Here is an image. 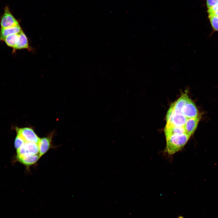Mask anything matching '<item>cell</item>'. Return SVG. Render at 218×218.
I'll return each instance as SVG.
<instances>
[{
  "mask_svg": "<svg viewBox=\"0 0 218 218\" xmlns=\"http://www.w3.org/2000/svg\"><path fill=\"white\" fill-rule=\"evenodd\" d=\"M190 136L186 133L171 135L166 138V150L170 155L181 150L186 144Z\"/></svg>",
  "mask_w": 218,
  "mask_h": 218,
  "instance_id": "obj_1",
  "label": "cell"
},
{
  "mask_svg": "<svg viewBox=\"0 0 218 218\" xmlns=\"http://www.w3.org/2000/svg\"><path fill=\"white\" fill-rule=\"evenodd\" d=\"M16 130L17 134L21 137L26 142L38 144L40 139L34 129L31 127H16Z\"/></svg>",
  "mask_w": 218,
  "mask_h": 218,
  "instance_id": "obj_2",
  "label": "cell"
},
{
  "mask_svg": "<svg viewBox=\"0 0 218 218\" xmlns=\"http://www.w3.org/2000/svg\"><path fill=\"white\" fill-rule=\"evenodd\" d=\"M0 25L1 28H8L19 25L8 6H5L4 12L0 18Z\"/></svg>",
  "mask_w": 218,
  "mask_h": 218,
  "instance_id": "obj_3",
  "label": "cell"
},
{
  "mask_svg": "<svg viewBox=\"0 0 218 218\" xmlns=\"http://www.w3.org/2000/svg\"><path fill=\"white\" fill-rule=\"evenodd\" d=\"M17 157L27 154H39L38 144L26 142L21 147L17 150Z\"/></svg>",
  "mask_w": 218,
  "mask_h": 218,
  "instance_id": "obj_4",
  "label": "cell"
},
{
  "mask_svg": "<svg viewBox=\"0 0 218 218\" xmlns=\"http://www.w3.org/2000/svg\"><path fill=\"white\" fill-rule=\"evenodd\" d=\"M181 113L187 118L195 117L199 115L195 104L190 98L182 108Z\"/></svg>",
  "mask_w": 218,
  "mask_h": 218,
  "instance_id": "obj_5",
  "label": "cell"
},
{
  "mask_svg": "<svg viewBox=\"0 0 218 218\" xmlns=\"http://www.w3.org/2000/svg\"><path fill=\"white\" fill-rule=\"evenodd\" d=\"M187 119L181 113H175L173 112L171 117L166 121L167 123L165 126L183 127Z\"/></svg>",
  "mask_w": 218,
  "mask_h": 218,
  "instance_id": "obj_6",
  "label": "cell"
},
{
  "mask_svg": "<svg viewBox=\"0 0 218 218\" xmlns=\"http://www.w3.org/2000/svg\"><path fill=\"white\" fill-rule=\"evenodd\" d=\"M53 133L49 135L40 138L38 144L39 149V155L41 157L51 148Z\"/></svg>",
  "mask_w": 218,
  "mask_h": 218,
  "instance_id": "obj_7",
  "label": "cell"
},
{
  "mask_svg": "<svg viewBox=\"0 0 218 218\" xmlns=\"http://www.w3.org/2000/svg\"><path fill=\"white\" fill-rule=\"evenodd\" d=\"M200 119V117L188 118L184 126L186 134L191 136L195 131Z\"/></svg>",
  "mask_w": 218,
  "mask_h": 218,
  "instance_id": "obj_8",
  "label": "cell"
},
{
  "mask_svg": "<svg viewBox=\"0 0 218 218\" xmlns=\"http://www.w3.org/2000/svg\"><path fill=\"white\" fill-rule=\"evenodd\" d=\"M22 31L19 25L8 28H1L0 31V41H3L7 37L12 35L18 34Z\"/></svg>",
  "mask_w": 218,
  "mask_h": 218,
  "instance_id": "obj_9",
  "label": "cell"
},
{
  "mask_svg": "<svg viewBox=\"0 0 218 218\" xmlns=\"http://www.w3.org/2000/svg\"><path fill=\"white\" fill-rule=\"evenodd\" d=\"M39 155L27 154L17 157L19 161L26 166L33 165L36 163L40 158Z\"/></svg>",
  "mask_w": 218,
  "mask_h": 218,
  "instance_id": "obj_10",
  "label": "cell"
},
{
  "mask_svg": "<svg viewBox=\"0 0 218 218\" xmlns=\"http://www.w3.org/2000/svg\"><path fill=\"white\" fill-rule=\"evenodd\" d=\"M189 98L187 94H184L176 101L172 103L174 113H181L182 108Z\"/></svg>",
  "mask_w": 218,
  "mask_h": 218,
  "instance_id": "obj_11",
  "label": "cell"
},
{
  "mask_svg": "<svg viewBox=\"0 0 218 218\" xmlns=\"http://www.w3.org/2000/svg\"><path fill=\"white\" fill-rule=\"evenodd\" d=\"M164 132L165 138L174 134L186 133L183 127L174 126H165Z\"/></svg>",
  "mask_w": 218,
  "mask_h": 218,
  "instance_id": "obj_12",
  "label": "cell"
},
{
  "mask_svg": "<svg viewBox=\"0 0 218 218\" xmlns=\"http://www.w3.org/2000/svg\"><path fill=\"white\" fill-rule=\"evenodd\" d=\"M28 44L27 37L22 31L19 33V39L13 51L16 50L28 48Z\"/></svg>",
  "mask_w": 218,
  "mask_h": 218,
  "instance_id": "obj_13",
  "label": "cell"
},
{
  "mask_svg": "<svg viewBox=\"0 0 218 218\" xmlns=\"http://www.w3.org/2000/svg\"><path fill=\"white\" fill-rule=\"evenodd\" d=\"M19 33L9 35L3 40L6 45L13 50L16 46L19 39Z\"/></svg>",
  "mask_w": 218,
  "mask_h": 218,
  "instance_id": "obj_14",
  "label": "cell"
},
{
  "mask_svg": "<svg viewBox=\"0 0 218 218\" xmlns=\"http://www.w3.org/2000/svg\"><path fill=\"white\" fill-rule=\"evenodd\" d=\"M208 18L213 29L218 32V16L212 14L208 15Z\"/></svg>",
  "mask_w": 218,
  "mask_h": 218,
  "instance_id": "obj_15",
  "label": "cell"
},
{
  "mask_svg": "<svg viewBox=\"0 0 218 218\" xmlns=\"http://www.w3.org/2000/svg\"><path fill=\"white\" fill-rule=\"evenodd\" d=\"M26 142L20 136L17 134L15 141V146L17 150L21 147Z\"/></svg>",
  "mask_w": 218,
  "mask_h": 218,
  "instance_id": "obj_16",
  "label": "cell"
},
{
  "mask_svg": "<svg viewBox=\"0 0 218 218\" xmlns=\"http://www.w3.org/2000/svg\"><path fill=\"white\" fill-rule=\"evenodd\" d=\"M218 0H206L207 9H209L214 6L217 2Z\"/></svg>",
  "mask_w": 218,
  "mask_h": 218,
  "instance_id": "obj_17",
  "label": "cell"
},
{
  "mask_svg": "<svg viewBox=\"0 0 218 218\" xmlns=\"http://www.w3.org/2000/svg\"><path fill=\"white\" fill-rule=\"evenodd\" d=\"M218 10V2L211 8L207 10L208 14H210Z\"/></svg>",
  "mask_w": 218,
  "mask_h": 218,
  "instance_id": "obj_18",
  "label": "cell"
},
{
  "mask_svg": "<svg viewBox=\"0 0 218 218\" xmlns=\"http://www.w3.org/2000/svg\"><path fill=\"white\" fill-rule=\"evenodd\" d=\"M210 14L213 15L218 16V10H216L214 12Z\"/></svg>",
  "mask_w": 218,
  "mask_h": 218,
  "instance_id": "obj_19",
  "label": "cell"
}]
</instances>
